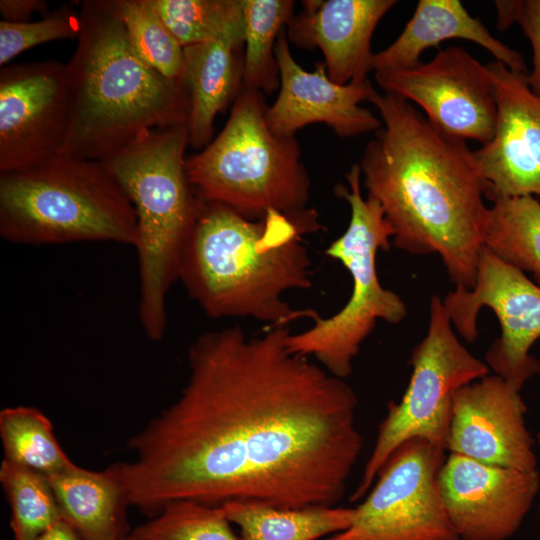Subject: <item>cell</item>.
Returning a JSON list of instances; mask_svg holds the SVG:
<instances>
[{"label":"cell","mask_w":540,"mask_h":540,"mask_svg":"<svg viewBox=\"0 0 540 540\" xmlns=\"http://www.w3.org/2000/svg\"><path fill=\"white\" fill-rule=\"evenodd\" d=\"M288 327L200 334L178 398L128 440L130 506H335L360 457L358 398L344 379L289 350Z\"/></svg>","instance_id":"1"},{"label":"cell","mask_w":540,"mask_h":540,"mask_svg":"<svg viewBox=\"0 0 540 540\" xmlns=\"http://www.w3.org/2000/svg\"><path fill=\"white\" fill-rule=\"evenodd\" d=\"M370 102L383 125L359 166L368 196L392 227L393 244L437 254L456 287L472 288L489 209L473 151L400 96L377 92Z\"/></svg>","instance_id":"2"},{"label":"cell","mask_w":540,"mask_h":540,"mask_svg":"<svg viewBox=\"0 0 540 540\" xmlns=\"http://www.w3.org/2000/svg\"><path fill=\"white\" fill-rule=\"evenodd\" d=\"M320 229L318 214L270 211L250 220L219 203L203 202L185 248L179 278L188 295L211 318H252L287 327L313 309H294L290 290L312 287L306 234Z\"/></svg>","instance_id":"3"},{"label":"cell","mask_w":540,"mask_h":540,"mask_svg":"<svg viewBox=\"0 0 540 540\" xmlns=\"http://www.w3.org/2000/svg\"><path fill=\"white\" fill-rule=\"evenodd\" d=\"M80 15L66 64L71 121L59 153L103 161L145 131L187 125V89L137 55L115 0H85Z\"/></svg>","instance_id":"4"},{"label":"cell","mask_w":540,"mask_h":540,"mask_svg":"<svg viewBox=\"0 0 540 540\" xmlns=\"http://www.w3.org/2000/svg\"><path fill=\"white\" fill-rule=\"evenodd\" d=\"M188 145L187 125L152 129L102 161L136 212L138 317L153 341L166 332V297L203 204L186 174Z\"/></svg>","instance_id":"5"},{"label":"cell","mask_w":540,"mask_h":540,"mask_svg":"<svg viewBox=\"0 0 540 540\" xmlns=\"http://www.w3.org/2000/svg\"><path fill=\"white\" fill-rule=\"evenodd\" d=\"M0 235L23 245L114 242L135 247V209L102 161L57 153L0 173Z\"/></svg>","instance_id":"6"},{"label":"cell","mask_w":540,"mask_h":540,"mask_svg":"<svg viewBox=\"0 0 540 540\" xmlns=\"http://www.w3.org/2000/svg\"><path fill=\"white\" fill-rule=\"evenodd\" d=\"M261 92L241 90L221 130L200 152L186 158L197 197L223 204L250 220L270 211L300 215L311 180L295 136L271 131Z\"/></svg>","instance_id":"7"},{"label":"cell","mask_w":540,"mask_h":540,"mask_svg":"<svg viewBox=\"0 0 540 540\" xmlns=\"http://www.w3.org/2000/svg\"><path fill=\"white\" fill-rule=\"evenodd\" d=\"M348 185L338 184L335 193L351 209L345 232L332 241L325 254L340 261L352 278V292L347 303L335 314L313 319L305 331L289 333V350L314 358L330 374L345 379L352 372L353 360L378 320L398 324L407 308L402 298L384 288L377 275L376 256L387 251L393 230L380 203L373 197L363 198L361 169L353 164L346 173Z\"/></svg>","instance_id":"8"},{"label":"cell","mask_w":540,"mask_h":540,"mask_svg":"<svg viewBox=\"0 0 540 540\" xmlns=\"http://www.w3.org/2000/svg\"><path fill=\"white\" fill-rule=\"evenodd\" d=\"M429 312L427 333L410 357L409 384L401 400L388 406L351 501L366 496L386 460L405 441L420 438L446 451L455 392L490 372L458 340L437 295L431 297Z\"/></svg>","instance_id":"9"},{"label":"cell","mask_w":540,"mask_h":540,"mask_svg":"<svg viewBox=\"0 0 540 540\" xmlns=\"http://www.w3.org/2000/svg\"><path fill=\"white\" fill-rule=\"evenodd\" d=\"M446 451L405 441L386 460L351 525L323 540H460L447 516L439 473Z\"/></svg>","instance_id":"10"},{"label":"cell","mask_w":540,"mask_h":540,"mask_svg":"<svg viewBox=\"0 0 540 540\" xmlns=\"http://www.w3.org/2000/svg\"><path fill=\"white\" fill-rule=\"evenodd\" d=\"M443 300L452 326L467 341L478 337L477 317L483 307L498 318L501 333L485 353V363L519 391L540 372L530 354L540 338V287L524 272L504 262L485 246L474 286L455 287Z\"/></svg>","instance_id":"11"},{"label":"cell","mask_w":540,"mask_h":540,"mask_svg":"<svg viewBox=\"0 0 540 540\" xmlns=\"http://www.w3.org/2000/svg\"><path fill=\"white\" fill-rule=\"evenodd\" d=\"M375 79L385 93L416 103L445 133L481 145L493 138L497 105L490 72L464 48L439 50L410 68L375 71Z\"/></svg>","instance_id":"12"},{"label":"cell","mask_w":540,"mask_h":540,"mask_svg":"<svg viewBox=\"0 0 540 540\" xmlns=\"http://www.w3.org/2000/svg\"><path fill=\"white\" fill-rule=\"evenodd\" d=\"M66 64L42 60L0 69V173L35 166L60 152L71 121Z\"/></svg>","instance_id":"13"},{"label":"cell","mask_w":540,"mask_h":540,"mask_svg":"<svg viewBox=\"0 0 540 540\" xmlns=\"http://www.w3.org/2000/svg\"><path fill=\"white\" fill-rule=\"evenodd\" d=\"M438 483L460 540H506L528 514L539 492L540 474L449 453Z\"/></svg>","instance_id":"14"},{"label":"cell","mask_w":540,"mask_h":540,"mask_svg":"<svg viewBox=\"0 0 540 540\" xmlns=\"http://www.w3.org/2000/svg\"><path fill=\"white\" fill-rule=\"evenodd\" d=\"M497 105L493 138L473 151L491 202L499 198L540 196V96L526 74L494 60L488 63Z\"/></svg>","instance_id":"15"},{"label":"cell","mask_w":540,"mask_h":540,"mask_svg":"<svg viewBox=\"0 0 540 540\" xmlns=\"http://www.w3.org/2000/svg\"><path fill=\"white\" fill-rule=\"evenodd\" d=\"M526 412L520 391L496 374L462 386L453 397L446 452L490 465L537 470Z\"/></svg>","instance_id":"16"},{"label":"cell","mask_w":540,"mask_h":540,"mask_svg":"<svg viewBox=\"0 0 540 540\" xmlns=\"http://www.w3.org/2000/svg\"><path fill=\"white\" fill-rule=\"evenodd\" d=\"M275 56L280 74L279 93L266 108V122L277 135L294 136L296 131L323 123L341 138L376 132L382 122L360 106L377 93L369 79L345 85L334 83L323 62L312 72L301 67L291 54L285 28L280 32Z\"/></svg>","instance_id":"17"},{"label":"cell","mask_w":540,"mask_h":540,"mask_svg":"<svg viewBox=\"0 0 540 540\" xmlns=\"http://www.w3.org/2000/svg\"><path fill=\"white\" fill-rule=\"evenodd\" d=\"M396 0H307L288 22L290 43L319 48L328 77L336 84L368 79L373 70L371 38Z\"/></svg>","instance_id":"18"},{"label":"cell","mask_w":540,"mask_h":540,"mask_svg":"<svg viewBox=\"0 0 540 540\" xmlns=\"http://www.w3.org/2000/svg\"><path fill=\"white\" fill-rule=\"evenodd\" d=\"M448 39L472 41L488 50L510 70L528 74L524 57L495 38L459 0H419L404 30L387 48L374 53V71L410 68L421 54Z\"/></svg>","instance_id":"19"},{"label":"cell","mask_w":540,"mask_h":540,"mask_svg":"<svg viewBox=\"0 0 540 540\" xmlns=\"http://www.w3.org/2000/svg\"><path fill=\"white\" fill-rule=\"evenodd\" d=\"M47 480L61 520L83 540H121L130 534L126 515L130 504L120 463L102 471L75 464Z\"/></svg>","instance_id":"20"},{"label":"cell","mask_w":540,"mask_h":540,"mask_svg":"<svg viewBox=\"0 0 540 540\" xmlns=\"http://www.w3.org/2000/svg\"><path fill=\"white\" fill-rule=\"evenodd\" d=\"M243 46L222 40L184 47L181 82L190 97L188 144L194 149L213 140L216 115L242 90Z\"/></svg>","instance_id":"21"},{"label":"cell","mask_w":540,"mask_h":540,"mask_svg":"<svg viewBox=\"0 0 540 540\" xmlns=\"http://www.w3.org/2000/svg\"><path fill=\"white\" fill-rule=\"evenodd\" d=\"M221 507L245 540H318L347 529L355 508H281L256 501H230Z\"/></svg>","instance_id":"22"},{"label":"cell","mask_w":540,"mask_h":540,"mask_svg":"<svg viewBox=\"0 0 540 540\" xmlns=\"http://www.w3.org/2000/svg\"><path fill=\"white\" fill-rule=\"evenodd\" d=\"M483 246L504 262L531 273L540 287V201L534 196L493 200Z\"/></svg>","instance_id":"23"},{"label":"cell","mask_w":540,"mask_h":540,"mask_svg":"<svg viewBox=\"0 0 540 540\" xmlns=\"http://www.w3.org/2000/svg\"><path fill=\"white\" fill-rule=\"evenodd\" d=\"M292 0H243V89L273 94L280 86L275 46L294 16Z\"/></svg>","instance_id":"24"},{"label":"cell","mask_w":540,"mask_h":540,"mask_svg":"<svg viewBox=\"0 0 540 540\" xmlns=\"http://www.w3.org/2000/svg\"><path fill=\"white\" fill-rule=\"evenodd\" d=\"M0 437L4 460L47 479L75 465L58 443L50 420L35 407L2 409Z\"/></svg>","instance_id":"25"},{"label":"cell","mask_w":540,"mask_h":540,"mask_svg":"<svg viewBox=\"0 0 540 540\" xmlns=\"http://www.w3.org/2000/svg\"><path fill=\"white\" fill-rule=\"evenodd\" d=\"M185 47L215 41L244 45L243 0H151Z\"/></svg>","instance_id":"26"},{"label":"cell","mask_w":540,"mask_h":540,"mask_svg":"<svg viewBox=\"0 0 540 540\" xmlns=\"http://www.w3.org/2000/svg\"><path fill=\"white\" fill-rule=\"evenodd\" d=\"M0 483L10 505L14 540H33L61 520L52 488L44 476L3 459Z\"/></svg>","instance_id":"27"},{"label":"cell","mask_w":540,"mask_h":540,"mask_svg":"<svg viewBox=\"0 0 540 540\" xmlns=\"http://www.w3.org/2000/svg\"><path fill=\"white\" fill-rule=\"evenodd\" d=\"M130 43L137 55L163 76L181 81L184 47L151 0H115Z\"/></svg>","instance_id":"28"},{"label":"cell","mask_w":540,"mask_h":540,"mask_svg":"<svg viewBox=\"0 0 540 540\" xmlns=\"http://www.w3.org/2000/svg\"><path fill=\"white\" fill-rule=\"evenodd\" d=\"M154 516L132 531L139 540H245L233 531L221 506L177 500Z\"/></svg>","instance_id":"29"},{"label":"cell","mask_w":540,"mask_h":540,"mask_svg":"<svg viewBox=\"0 0 540 540\" xmlns=\"http://www.w3.org/2000/svg\"><path fill=\"white\" fill-rule=\"evenodd\" d=\"M80 11L61 5L41 20L24 23L0 21V66L36 45L58 39L78 38L81 32Z\"/></svg>","instance_id":"30"},{"label":"cell","mask_w":540,"mask_h":540,"mask_svg":"<svg viewBox=\"0 0 540 540\" xmlns=\"http://www.w3.org/2000/svg\"><path fill=\"white\" fill-rule=\"evenodd\" d=\"M516 23L520 25L533 50V67L526 74V81L532 92L540 96V0H521Z\"/></svg>","instance_id":"31"},{"label":"cell","mask_w":540,"mask_h":540,"mask_svg":"<svg viewBox=\"0 0 540 540\" xmlns=\"http://www.w3.org/2000/svg\"><path fill=\"white\" fill-rule=\"evenodd\" d=\"M45 0H1V21L9 23L29 22L34 13L46 16L49 14Z\"/></svg>","instance_id":"32"},{"label":"cell","mask_w":540,"mask_h":540,"mask_svg":"<svg viewBox=\"0 0 540 540\" xmlns=\"http://www.w3.org/2000/svg\"><path fill=\"white\" fill-rule=\"evenodd\" d=\"M494 5L497 11V28L500 31L506 30L513 23H516L521 0H497Z\"/></svg>","instance_id":"33"},{"label":"cell","mask_w":540,"mask_h":540,"mask_svg":"<svg viewBox=\"0 0 540 540\" xmlns=\"http://www.w3.org/2000/svg\"><path fill=\"white\" fill-rule=\"evenodd\" d=\"M33 540H83L68 524L59 520Z\"/></svg>","instance_id":"34"},{"label":"cell","mask_w":540,"mask_h":540,"mask_svg":"<svg viewBox=\"0 0 540 540\" xmlns=\"http://www.w3.org/2000/svg\"><path fill=\"white\" fill-rule=\"evenodd\" d=\"M121 540H139L137 536L132 532Z\"/></svg>","instance_id":"35"},{"label":"cell","mask_w":540,"mask_h":540,"mask_svg":"<svg viewBox=\"0 0 540 540\" xmlns=\"http://www.w3.org/2000/svg\"><path fill=\"white\" fill-rule=\"evenodd\" d=\"M537 442H538V444L540 445V432H539L538 435H537Z\"/></svg>","instance_id":"36"},{"label":"cell","mask_w":540,"mask_h":540,"mask_svg":"<svg viewBox=\"0 0 540 540\" xmlns=\"http://www.w3.org/2000/svg\"><path fill=\"white\" fill-rule=\"evenodd\" d=\"M539 514H540V509H539Z\"/></svg>","instance_id":"37"}]
</instances>
